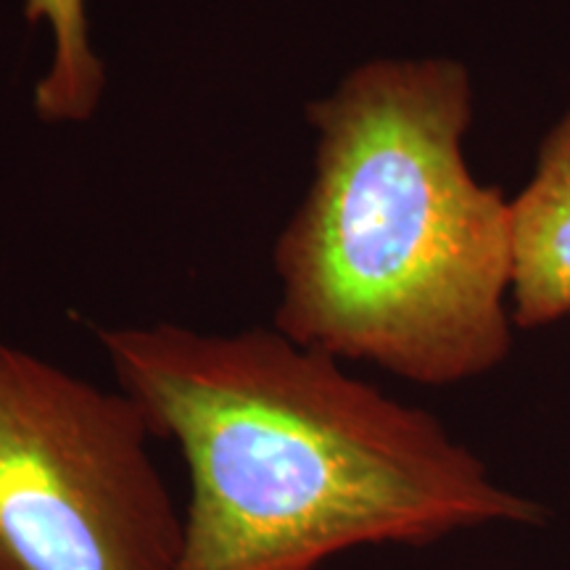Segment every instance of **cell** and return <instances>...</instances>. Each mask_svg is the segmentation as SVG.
I'll return each mask as SVG.
<instances>
[{"instance_id":"6da1fadb","label":"cell","mask_w":570,"mask_h":570,"mask_svg":"<svg viewBox=\"0 0 570 570\" xmlns=\"http://www.w3.org/2000/svg\"><path fill=\"white\" fill-rule=\"evenodd\" d=\"M96 338L117 389L188 468L175 570H317L360 547L547 520L439 417L277 327L156 323Z\"/></svg>"},{"instance_id":"7a4b0ae2","label":"cell","mask_w":570,"mask_h":570,"mask_svg":"<svg viewBox=\"0 0 570 570\" xmlns=\"http://www.w3.org/2000/svg\"><path fill=\"white\" fill-rule=\"evenodd\" d=\"M312 183L275 240L273 327L420 386L512 352V198L470 173L473 80L444 56L373 59L306 104Z\"/></svg>"},{"instance_id":"3957f363","label":"cell","mask_w":570,"mask_h":570,"mask_svg":"<svg viewBox=\"0 0 570 570\" xmlns=\"http://www.w3.org/2000/svg\"><path fill=\"white\" fill-rule=\"evenodd\" d=\"M138 404L0 338V570H175L183 512Z\"/></svg>"},{"instance_id":"277c9868","label":"cell","mask_w":570,"mask_h":570,"mask_svg":"<svg viewBox=\"0 0 570 570\" xmlns=\"http://www.w3.org/2000/svg\"><path fill=\"white\" fill-rule=\"evenodd\" d=\"M510 312L523 331L570 315V109L539 148L537 169L512 198Z\"/></svg>"},{"instance_id":"5b68a950","label":"cell","mask_w":570,"mask_h":570,"mask_svg":"<svg viewBox=\"0 0 570 570\" xmlns=\"http://www.w3.org/2000/svg\"><path fill=\"white\" fill-rule=\"evenodd\" d=\"M24 19L51 35V59L32 106L46 125H85L101 109L106 63L90 38L88 0H24Z\"/></svg>"}]
</instances>
